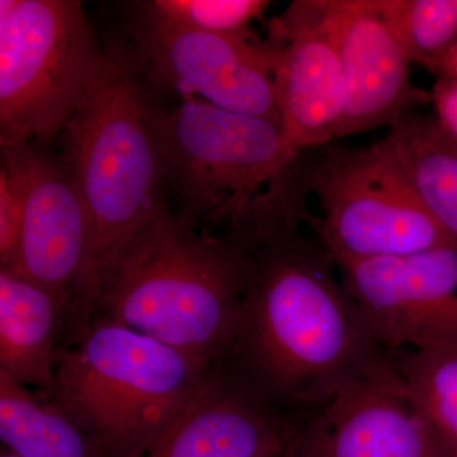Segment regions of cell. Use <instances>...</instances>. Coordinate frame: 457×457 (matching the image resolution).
<instances>
[{
    "instance_id": "1",
    "label": "cell",
    "mask_w": 457,
    "mask_h": 457,
    "mask_svg": "<svg viewBox=\"0 0 457 457\" xmlns=\"http://www.w3.org/2000/svg\"><path fill=\"white\" fill-rule=\"evenodd\" d=\"M251 253L236 335L222 361L242 383L303 418L353 385L398 374L317 237L300 228Z\"/></svg>"
},
{
    "instance_id": "2",
    "label": "cell",
    "mask_w": 457,
    "mask_h": 457,
    "mask_svg": "<svg viewBox=\"0 0 457 457\" xmlns=\"http://www.w3.org/2000/svg\"><path fill=\"white\" fill-rule=\"evenodd\" d=\"M165 187L198 228L218 227L248 251L309 220L305 159L278 123L182 99L155 108Z\"/></svg>"
},
{
    "instance_id": "3",
    "label": "cell",
    "mask_w": 457,
    "mask_h": 457,
    "mask_svg": "<svg viewBox=\"0 0 457 457\" xmlns=\"http://www.w3.org/2000/svg\"><path fill=\"white\" fill-rule=\"evenodd\" d=\"M251 272V251L164 203L108 270L93 323L119 324L216 368L236 335Z\"/></svg>"
},
{
    "instance_id": "4",
    "label": "cell",
    "mask_w": 457,
    "mask_h": 457,
    "mask_svg": "<svg viewBox=\"0 0 457 457\" xmlns=\"http://www.w3.org/2000/svg\"><path fill=\"white\" fill-rule=\"evenodd\" d=\"M131 66L120 54L102 55L88 93L60 134V155L90 224L88 263L68 314L73 342L92 327L108 270L165 203L155 107Z\"/></svg>"
},
{
    "instance_id": "5",
    "label": "cell",
    "mask_w": 457,
    "mask_h": 457,
    "mask_svg": "<svg viewBox=\"0 0 457 457\" xmlns=\"http://www.w3.org/2000/svg\"><path fill=\"white\" fill-rule=\"evenodd\" d=\"M213 369L129 328L95 321L60 352L49 402L104 456L137 457L185 411Z\"/></svg>"
},
{
    "instance_id": "6",
    "label": "cell",
    "mask_w": 457,
    "mask_h": 457,
    "mask_svg": "<svg viewBox=\"0 0 457 457\" xmlns=\"http://www.w3.org/2000/svg\"><path fill=\"white\" fill-rule=\"evenodd\" d=\"M309 218L336 267L456 245L425 204L385 140L363 147L323 146L305 159Z\"/></svg>"
},
{
    "instance_id": "7",
    "label": "cell",
    "mask_w": 457,
    "mask_h": 457,
    "mask_svg": "<svg viewBox=\"0 0 457 457\" xmlns=\"http://www.w3.org/2000/svg\"><path fill=\"white\" fill-rule=\"evenodd\" d=\"M104 54L82 2H0V145H45L77 112Z\"/></svg>"
},
{
    "instance_id": "8",
    "label": "cell",
    "mask_w": 457,
    "mask_h": 457,
    "mask_svg": "<svg viewBox=\"0 0 457 457\" xmlns=\"http://www.w3.org/2000/svg\"><path fill=\"white\" fill-rule=\"evenodd\" d=\"M141 9L132 37L156 88L281 126L266 38L182 29Z\"/></svg>"
},
{
    "instance_id": "9",
    "label": "cell",
    "mask_w": 457,
    "mask_h": 457,
    "mask_svg": "<svg viewBox=\"0 0 457 457\" xmlns=\"http://www.w3.org/2000/svg\"><path fill=\"white\" fill-rule=\"evenodd\" d=\"M387 356L457 345V245L337 267Z\"/></svg>"
},
{
    "instance_id": "10",
    "label": "cell",
    "mask_w": 457,
    "mask_h": 457,
    "mask_svg": "<svg viewBox=\"0 0 457 457\" xmlns=\"http://www.w3.org/2000/svg\"><path fill=\"white\" fill-rule=\"evenodd\" d=\"M0 146V165L16 179L23 203L20 258L11 270L46 288L71 309L90 248L89 218L79 189L62 155L51 154L40 144Z\"/></svg>"
},
{
    "instance_id": "11",
    "label": "cell",
    "mask_w": 457,
    "mask_h": 457,
    "mask_svg": "<svg viewBox=\"0 0 457 457\" xmlns=\"http://www.w3.org/2000/svg\"><path fill=\"white\" fill-rule=\"evenodd\" d=\"M266 41L286 140L299 153L329 145L345 116V80L317 0H295L270 18Z\"/></svg>"
},
{
    "instance_id": "12",
    "label": "cell",
    "mask_w": 457,
    "mask_h": 457,
    "mask_svg": "<svg viewBox=\"0 0 457 457\" xmlns=\"http://www.w3.org/2000/svg\"><path fill=\"white\" fill-rule=\"evenodd\" d=\"M293 457H456L399 374L348 387L300 418Z\"/></svg>"
},
{
    "instance_id": "13",
    "label": "cell",
    "mask_w": 457,
    "mask_h": 457,
    "mask_svg": "<svg viewBox=\"0 0 457 457\" xmlns=\"http://www.w3.org/2000/svg\"><path fill=\"white\" fill-rule=\"evenodd\" d=\"M345 80V110L338 139L393 126L432 102L409 75L408 56L378 12L376 0H317Z\"/></svg>"
},
{
    "instance_id": "14",
    "label": "cell",
    "mask_w": 457,
    "mask_h": 457,
    "mask_svg": "<svg viewBox=\"0 0 457 457\" xmlns=\"http://www.w3.org/2000/svg\"><path fill=\"white\" fill-rule=\"evenodd\" d=\"M299 418L237 378L224 365L137 457H270L293 445Z\"/></svg>"
},
{
    "instance_id": "15",
    "label": "cell",
    "mask_w": 457,
    "mask_h": 457,
    "mask_svg": "<svg viewBox=\"0 0 457 457\" xmlns=\"http://www.w3.org/2000/svg\"><path fill=\"white\" fill-rule=\"evenodd\" d=\"M68 312L46 288L0 269V371L50 398L62 352L57 329Z\"/></svg>"
},
{
    "instance_id": "16",
    "label": "cell",
    "mask_w": 457,
    "mask_h": 457,
    "mask_svg": "<svg viewBox=\"0 0 457 457\" xmlns=\"http://www.w3.org/2000/svg\"><path fill=\"white\" fill-rule=\"evenodd\" d=\"M385 143L442 230L457 245V143L437 120L409 113Z\"/></svg>"
},
{
    "instance_id": "17",
    "label": "cell",
    "mask_w": 457,
    "mask_h": 457,
    "mask_svg": "<svg viewBox=\"0 0 457 457\" xmlns=\"http://www.w3.org/2000/svg\"><path fill=\"white\" fill-rule=\"evenodd\" d=\"M0 440L18 457H106L101 447L46 400L0 371Z\"/></svg>"
},
{
    "instance_id": "18",
    "label": "cell",
    "mask_w": 457,
    "mask_h": 457,
    "mask_svg": "<svg viewBox=\"0 0 457 457\" xmlns=\"http://www.w3.org/2000/svg\"><path fill=\"white\" fill-rule=\"evenodd\" d=\"M409 398L457 457V345H436L389 356Z\"/></svg>"
},
{
    "instance_id": "19",
    "label": "cell",
    "mask_w": 457,
    "mask_h": 457,
    "mask_svg": "<svg viewBox=\"0 0 457 457\" xmlns=\"http://www.w3.org/2000/svg\"><path fill=\"white\" fill-rule=\"evenodd\" d=\"M409 62L435 71L457 41V0H376Z\"/></svg>"
},
{
    "instance_id": "20",
    "label": "cell",
    "mask_w": 457,
    "mask_h": 457,
    "mask_svg": "<svg viewBox=\"0 0 457 457\" xmlns=\"http://www.w3.org/2000/svg\"><path fill=\"white\" fill-rule=\"evenodd\" d=\"M267 0H153L141 5L152 16L182 29L221 35L251 33L263 17Z\"/></svg>"
},
{
    "instance_id": "21",
    "label": "cell",
    "mask_w": 457,
    "mask_h": 457,
    "mask_svg": "<svg viewBox=\"0 0 457 457\" xmlns=\"http://www.w3.org/2000/svg\"><path fill=\"white\" fill-rule=\"evenodd\" d=\"M23 203L16 179L0 165V269L14 270L20 258Z\"/></svg>"
},
{
    "instance_id": "22",
    "label": "cell",
    "mask_w": 457,
    "mask_h": 457,
    "mask_svg": "<svg viewBox=\"0 0 457 457\" xmlns=\"http://www.w3.org/2000/svg\"><path fill=\"white\" fill-rule=\"evenodd\" d=\"M435 117L444 131L457 143V82L449 78H440L431 93Z\"/></svg>"
},
{
    "instance_id": "23",
    "label": "cell",
    "mask_w": 457,
    "mask_h": 457,
    "mask_svg": "<svg viewBox=\"0 0 457 457\" xmlns=\"http://www.w3.org/2000/svg\"><path fill=\"white\" fill-rule=\"evenodd\" d=\"M435 73H438L442 78H449V79L457 82V41L449 51L441 57L435 68Z\"/></svg>"
},
{
    "instance_id": "24",
    "label": "cell",
    "mask_w": 457,
    "mask_h": 457,
    "mask_svg": "<svg viewBox=\"0 0 457 457\" xmlns=\"http://www.w3.org/2000/svg\"><path fill=\"white\" fill-rule=\"evenodd\" d=\"M0 457H18V456L14 455L13 453H11V451L4 449V447H3L2 453H0Z\"/></svg>"
},
{
    "instance_id": "25",
    "label": "cell",
    "mask_w": 457,
    "mask_h": 457,
    "mask_svg": "<svg viewBox=\"0 0 457 457\" xmlns=\"http://www.w3.org/2000/svg\"><path fill=\"white\" fill-rule=\"evenodd\" d=\"M291 446H293V445H291ZM270 457H293V450H291V447H290V449L286 451V453H279V455L270 456Z\"/></svg>"
}]
</instances>
